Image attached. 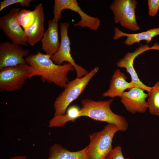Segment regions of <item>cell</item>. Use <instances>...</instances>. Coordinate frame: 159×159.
<instances>
[{
	"instance_id": "4fadbf2b",
	"label": "cell",
	"mask_w": 159,
	"mask_h": 159,
	"mask_svg": "<svg viewBox=\"0 0 159 159\" xmlns=\"http://www.w3.org/2000/svg\"><path fill=\"white\" fill-rule=\"evenodd\" d=\"M42 49L45 54L52 56L59 47L58 22L53 19L48 21V28L41 40Z\"/></svg>"
},
{
	"instance_id": "9c48e42d",
	"label": "cell",
	"mask_w": 159,
	"mask_h": 159,
	"mask_svg": "<svg viewBox=\"0 0 159 159\" xmlns=\"http://www.w3.org/2000/svg\"><path fill=\"white\" fill-rule=\"evenodd\" d=\"M21 46L6 41L0 44V69L26 63L24 57L29 53Z\"/></svg>"
},
{
	"instance_id": "e0dca14e",
	"label": "cell",
	"mask_w": 159,
	"mask_h": 159,
	"mask_svg": "<svg viewBox=\"0 0 159 159\" xmlns=\"http://www.w3.org/2000/svg\"><path fill=\"white\" fill-rule=\"evenodd\" d=\"M79 111L76 106L70 107L68 109L67 114L54 116L50 120L49 127H62L69 121H74L76 119L79 117Z\"/></svg>"
},
{
	"instance_id": "30bf717a",
	"label": "cell",
	"mask_w": 159,
	"mask_h": 159,
	"mask_svg": "<svg viewBox=\"0 0 159 159\" xmlns=\"http://www.w3.org/2000/svg\"><path fill=\"white\" fill-rule=\"evenodd\" d=\"M144 90L136 87L130 88L119 97L121 102L128 112L135 114L143 113L146 111L148 107L146 99L148 95Z\"/></svg>"
},
{
	"instance_id": "7a4b0ae2",
	"label": "cell",
	"mask_w": 159,
	"mask_h": 159,
	"mask_svg": "<svg viewBox=\"0 0 159 159\" xmlns=\"http://www.w3.org/2000/svg\"><path fill=\"white\" fill-rule=\"evenodd\" d=\"M114 99L99 101L88 98L82 100L79 117L86 116L96 120L111 123L116 125L119 131L125 132L128 126L127 120L123 116L114 113L111 109Z\"/></svg>"
},
{
	"instance_id": "9a60e30c",
	"label": "cell",
	"mask_w": 159,
	"mask_h": 159,
	"mask_svg": "<svg viewBox=\"0 0 159 159\" xmlns=\"http://www.w3.org/2000/svg\"><path fill=\"white\" fill-rule=\"evenodd\" d=\"M114 34L113 39L116 40L121 37H126L127 38L124 44L127 45H131L140 41L145 40L147 44H149L152 39L159 35V27L150 29L146 31L137 33L129 34L124 32L118 27L114 28Z\"/></svg>"
},
{
	"instance_id": "7c38bea8",
	"label": "cell",
	"mask_w": 159,
	"mask_h": 159,
	"mask_svg": "<svg viewBox=\"0 0 159 159\" xmlns=\"http://www.w3.org/2000/svg\"><path fill=\"white\" fill-rule=\"evenodd\" d=\"M34 10L35 16L34 23L30 26L24 29L27 43L31 46L40 41L44 32V13L42 4H38Z\"/></svg>"
},
{
	"instance_id": "6da1fadb",
	"label": "cell",
	"mask_w": 159,
	"mask_h": 159,
	"mask_svg": "<svg viewBox=\"0 0 159 159\" xmlns=\"http://www.w3.org/2000/svg\"><path fill=\"white\" fill-rule=\"evenodd\" d=\"M51 56L38 51L36 54L27 56L25 59L27 64L37 72L42 82L53 83L64 88L69 82L68 73L75 69L68 63L61 65L55 64L51 59Z\"/></svg>"
},
{
	"instance_id": "277c9868",
	"label": "cell",
	"mask_w": 159,
	"mask_h": 159,
	"mask_svg": "<svg viewBox=\"0 0 159 159\" xmlns=\"http://www.w3.org/2000/svg\"><path fill=\"white\" fill-rule=\"evenodd\" d=\"M38 75L26 63L0 69V91L11 92L20 90L28 79Z\"/></svg>"
},
{
	"instance_id": "ffe728a7",
	"label": "cell",
	"mask_w": 159,
	"mask_h": 159,
	"mask_svg": "<svg viewBox=\"0 0 159 159\" xmlns=\"http://www.w3.org/2000/svg\"><path fill=\"white\" fill-rule=\"evenodd\" d=\"M148 95L147 103L149 112L152 115L159 116V81L152 87Z\"/></svg>"
},
{
	"instance_id": "7402d4cb",
	"label": "cell",
	"mask_w": 159,
	"mask_h": 159,
	"mask_svg": "<svg viewBox=\"0 0 159 159\" xmlns=\"http://www.w3.org/2000/svg\"><path fill=\"white\" fill-rule=\"evenodd\" d=\"M32 0H4L0 2V11L12 4H18L22 7H28L32 1Z\"/></svg>"
},
{
	"instance_id": "603a6c76",
	"label": "cell",
	"mask_w": 159,
	"mask_h": 159,
	"mask_svg": "<svg viewBox=\"0 0 159 159\" xmlns=\"http://www.w3.org/2000/svg\"><path fill=\"white\" fill-rule=\"evenodd\" d=\"M148 14L151 16H155L159 9V0H148Z\"/></svg>"
},
{
	"instance_id": "5bb4252c",
	"label": "cell",
	"mask_w": 159,
	"mask_h": 159,
	"mask_svg": "<svg viewBox=\"0 0 159 159\" xmlns=\"http://www.w3.org/2000/svg\"><path fill=\"white\" fill-rule=\"evenodd\" d=\"M125 74L119 69L114 71L107 90L102 94L103 97L114 98L119 97L127 89L132 87L130 82H128Z\"/></svg>"
},
{
	"instance_id": "ba28073f",
	"label": "cell",
	"mask_w": 159,
	"mask_h": 159,
	"mask_svg": "<svg viewBox=\"0 0 159 159\" xmlns=\"http://www.w3.org/2000/svg\"><path fill=\"white\" fill-rule=\"evenodd\" d=\"M21 9L19 8L11 9L8 13L0 17V28L11 42L26 46L24 32L18 23L17 19Z\"/></svg>"
},
{
	"instance_id": "cb8c5ba5",
	"label": "cell",
	"mask_w": 159,
	"mask_h": 159,
	"mask_svg": "<svg viewBox=\"0 0 159 159\" xmlns=\"http://www.w3.org/2000/svg\"><path fill=\"white\" fill-rule=\"evenodd\" d=\"M106 159H125L122 154L121 147L117 146L113 148Z\"/></svg>"
},
{
	"instance_id": "d6986e66",
	"label": "cell",
	"mask_w": 159,
	"mask_h": 159,
	"mask_svg": "<svg viewBox=\"0 0 159 159\" xmlns=\"http://www.w3.org/2000/svg\"><path fill=\"white\" fill-rule=\"evenodd\" d=\"M131 0H115L109 6L114 16V21L116 24L120 20L127 11L130 6Z\"/></svg>"
},
{
	"instance_id": "ac0fdd59",
	"label": "cell",
	"mask_w": 159,
	"mask_h": 159,
	"mask_svg": "<svg viewBox=\"0 0 159 159\" xmlns=\"http://www.w3.org/2000/svg\"><path fill=\"white\" fill-rule=\"evenodd\" d=\"M137 4L136 1L131 0L129 9L119 22L123 27L133 31L138 30L140 29L135 16V9Z\"/></svg>"
},
{
	"instance_id": "3957f363",
	"label": "cell",
	"mask_w": 159,
	"mask_h": 159,
	"mask_svg": "<svg viewBox=\"0 0 159 159\" xmlns=\"http://www.w3.org/2000/svg\"><path fill=\"white\" fill-rule=\"evenodd\" d=\"M98 70L99 67H96L86 75L76 77L69 82L54 102V116L65 114V111L69 105L82 94Z\"/></svg>"
},
{
	"instance_id": "52a82bcc",
	"label": "cell",
	"mask_w": 159,
	"mask_h": 159,
	"mask_svg": "<svg viewBox=\"0 0 159 159\" xmlns=\"http://www.w3.org/2000/svg\"><path fill=\"white\" fill-rule=\"evenodd\" d=\"M76 0H55L53 19L58 22L62 16V13L64 9H68L77 13L80 16L81 20L74 24V26L87 27L90 29L96 31L100 26V20L97 17L90 16L81 9Z\"/></svg>"
},
{
	"instance_id": "5b68a950",
	"label": "cell",
	"mask_w": 159,
	"mask_h": 159,
	"mask_svg": "<svg viewBox=\"0 0 159 159\" xmlns=\"http://www.w3.org/2000/svg\"><path fill=\"white\" fill-rule=\"evenodd\" d=\"M119 131L116 125L107 123L100 131L89 134L90 142L87 145L88 159H106L113 149L114 136Z\"/></svg>"
},
{
	"instance_id": "484cf974",
	"label": "cell",
	"mask_w": 159,
	"mask_h": 159,
	"mask_svg": "<svg viewBox=\"0 0 159 159\" xmlns=\"http://www.w3.org/2000/svg\"><path fill=\"white\" fill-rule=\"evenodd\" d=\"M151 49H154L159 50V45L157 43H155L151 47Z\"/></svg>"
},
{
	"instance_id": "d4e9b609",
	"label": "cell",
	"mask_w": 159,
	"mask_h": 159,
	"mask_svg": "<svg viewBox=\"0 0 159 159\" xmlns=\"http://www.w3.org/2000/svg\"><path fill=\"white\" fill-rule=\"evenodd\" d=\"M8 159H28L25 155H17L11 157Z\"/></svg>"
},
{
	"instance_id": "8fae6325",
	"label": "cell",
	"mask_w": 159,
	"mask_h": 159,
	"mask_svg": "<svg viewBox=\"0 0 159 159\" xmlns=\"http://www.w3.org/2000/svg\"><path fill=\"white\" fill-rule=\"evenodd\" d=\"M150 50H151V47L147 44L141 46L136 48L133 52L126 53L116 63L117 67L125 68L127 72L130 74L131 80L130 83L132 87H139L146 90L148 93L151 90L152 87L145 85L140 80L134 68L133 62L135 58L138 55Z\"/></svg>"
},
{
	"instance_id": "44dd1931",
	"label": "cell",
	"mask_w": 159,
	"mask_h": 159,
	"mask_svg": "<svg viewBox=\"0 0 159 159\" xmlns=\"http://www.w3.org/2000/svg\"><path fill=\"white\" fill-rule=\"evenodd\" d=\"M35 19L34 10L23 9L20 12L17 20L19 24L24 29L30 26L34 23Z\"/></svg>"
},
{
	"instance_id": "8992f818",
	"label": "cell",
	"mask_w": 159,
	"mask_h": 159,
	"mask_svg": "<svg viewBox=\"0 0 159 159\" xmlns=\"http://www.w3.org/2000/svg\"><path fill=\"white\" fill-rule=\"evenodd\" d=\"M69 25L67 22L60 24V41L57 51L51 56V59L55 64L61 65L64 62L70 64L76 71L77 77H81L87 75L89 72L84 68L77 64L71 54L70 42L68 36V29Z\"/></svg>"
},
{
	"instance_id": "2e32d148",
	"label": "cell",
	"mask_w": 159,
	"mask_h": 159,
	"mask_svg": "<svg viewBox=\"0 0 159 159\" xmlns=\"http://www.w3.org/2000/svg\"><path fill=\"white\" fill-rule=\"evenodd\" d=\"M88 147L82 150L71 151L58 143H55L49 149L47 159H89L87 156Z\"/></svg>"
}]
</instances>
